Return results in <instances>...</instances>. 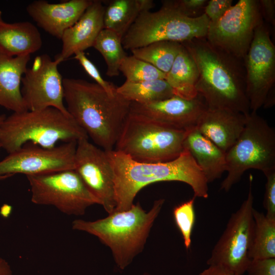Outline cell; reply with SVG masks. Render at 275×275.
Instances as JSON below:
<instances>
[{
	"mask_svg": "<svg viewBox=\"0 0 275 275\" xmlns=\"http://www.w3.org/2000/svg\"><path fill=\"white\" fill-rule=\"evenodd\" d=\"M182 47L180 42L162 41L130 51L132 55L151 64L166 74Z\"/></svg>",
	"mask_w": 275,
	"mask_h": 275,
	"instance_id": "obj_27",
	"label": "cell"
},
{
	"mask_svg": "<svg viewBox=\"0 0 275 275\" xmlns=\"http://www.w3.org/2000/svg\"><path fill=\"white\" fill-rule=\"evenodd\" d=\"M59 64L47 54L35 58L21 79V92L29 111L56 108L69 115L64 100V88Z\"/></svg>",
	"mask_w": 275,
	"mask_h": 275,
	"instance_id": "obj_14",
	"label": "cell"
},
{
	"mask_svg": "<svg viewBox=\"0 0 275 275\" xmlns=\"http://www.w3.org/2000/svg\"><path fill=\"white\" fill-rule=\"evenodd\" d=\"M13 176V175H6L4 176H0V181L6 179L7 178H9Z\"/></svg>",
	"mask_w": 275,
	"mask_h": 275,
	"instance_id": "obj_40",
	"label": "cell"
},
{
	"mask_svg": "<svg viewBox=\"0 0 275 275\" xmlns=\"http://www.w3.org/2000/svg\"><path fill=\"white\" fill-rule=\"evenodd\" d=\"M41 34L29 21L0 23V52L10 57L30 56L42 45Z\"/></svg>",
	"mask_w": 275,
	"mask_h": 275,
	"instance_id": "obj_22",
	"label": "cell"
},
{
	"mask_svg": "<svg viewBox=\"0 0 275 275\" xmlns=\"http://www.w3.org/2000/svg\"><path fill=\"white\" fill-rule=\"evenodd\" d=\"M207 108L204 100L199 95L190 99L174 95L149 104L131 102L130 112L166 126L187 131L196 128Z\"/></svg>",
	"mask_w": 275,
	"mask_h": 275,
	"instance_id": "obj_16",
	"label": "cell"
},
{
	"mask_svg": "<svg viewBox=\"0 0 275 275\" xmlns=\"http://www.w3.org/2000/svg\"><path fill=\"white\" fill-rule=\"evenodd\" d=\"M74 58L79 62L87 74L95 81V83L110 94L116 93L117 87L113 83L105 80L102 77L97 68L86 57L84 51L76 52L74 55Z\"/></svg>",
	"mask_w": 275,
	"mask_h": 275,
	"instance_id": "obj_31",
	"label": "cell"
},
{
	"mask_svg": "<svg viewBox=\"0 0 275 275\" xmlns=\"http://www.w3.org/2000/svg\"><path fill=\"white\" fill-rule=\"evenodd\" d=\"M210 20L203 14L187 17L162 2L157 11L142 12L122 39L124 49L131 50L153 42L169 41L183 43L206 37Z\"/></svg>",
	"mask_w": 275,
	"mask_h": 275,
	"instance_id": "obj_7",
	"label": "cell"
},
{
	"mask_svg": "<svg viewBox=\"0 0 275 275\" xmlns=\"http://www.w3.org/2000/svg\"><path fill=\"white\" fill-rule=\"evenodd\" d=\"M247 116L229 109L207 108L196 128L226 153L240 135Z\"/></svg>",
	"mask_w": 275,
	"mask_h": 275,
	"instance_id": "obj_19",
	"label": "cell"
},
{
	"mask_svg": "<svg viewBox=\"0 0 275 275\" xmlns=\"http://www.w3.org/2000/svg\"><path fill=\"white\" fill-rule=\"evenodd\" d=\"M253 180V177L250 175L246 199L231 215L226 229L207 261L208 265L222 266L237 275H243L245 273L251 261L249 252L254 227Z\"/></svg>",
	"mask_w": 275,
	"mask_h": 275,
	"instance_id": "obj_10",
	"label": "cell"
},
{
	"mask_svg": "<svg viewBox=\"0 0 275 275\" xmlns=\"http://www.w3.org/2000/svg\"><path fill=\"white\" fill-rule=\"evenodd\" d=\"M198 275H237L232 271L218 265H209V267Z\"/></svg>",
	"mask_w": 275,
	"mask_h": 275,
	"instance_id": "obj_37",
	"label": "cell"
},
{
	"mask_svg": "<svg viewBox=\"0 0 275 275\" xmlns=\"http://www.w3.org/2000/svg\"><path fill=\"white\" fill-rule=\"evenodd\" d=\"M185 133L130 111L114 150L138 162L168 161L183 152Z\"/></svg>",
	"mask_w": 275,
	"mask_h": 275,
	"instance_id": "obj_6",
	"label": "cell"
},
{
	"mask_svg": "<svg viewBox=\"0 0 275 275\" xmlns=\"http://www.w3.org/2000/svg\"><path fill=\"white\" fill-rule=\"evenodd\" d=\"M198 76L197 65L183 45L165 79L174 95L190 99L198 95L196 89Z\"/></svg>",
	"mask_w": 275,
	"mask_h": 275,
	"instance_id": "obj_24",
	"label": "cell"
},
{
	"mask_svg": "<svg viewBox=\"0 0 275 275\" xmlns=\"http://www.w3.org/2000/svg\"><path fill=\"white\" fill-rule=\"evenodd\" d=\"M6 117V115H5L4 114H2V115H0V125L3 122V121L4 120V119H5ZM1 148L0 147V150H1Z\"/></svg>",
	"mask_w": 275,
	"mask_h": 275,
	"instance_id": "obj_41",
	"label": "cell"
},
{
	"mask_svg": "<svg viewBox=\"0 0 275 275\" xmlns=\"http://www.w3.org/2000/svg\"><path fill=\"white\" fill-rule=\"evenodd\" d=\"M183 148L193 157L208 183L221 178L226 172V152L202 134L196 128L186 131Z\"/></svg>",
	"mask_w": 275,
	"mask_h": 275,
	"instance_id": "obj_21",
	"label": "cell"
},
{
	"mask_svg": "<svg viewBox=\"0 0 275 275\" xmlns=\"http://www.w3.org/2000/svg\"><path fill=\"white\" fill-rule=\"evenodd\" d=\"M227 175L220 189L228 192L245 172L256 169L266 174L275 171V131L257 112L247 116L243 130L226 153Z\"/></svg>",
	"mask_w": 275,
	"mask_h": 275,
	"instance_id": "obj_8",
	"label": "cell"
},
{
	"mask_svg": "<svg viewBox=\"0 0 275 275\" xmlns=\"http://www.w3.org/2000/svg\"><path fill=\"white\" fill-rule=\"evenodd\" d=\"M254 232L249 257L251 260L275 258V219L254 208Z\"/></svg>",
	"mask_w": 275,
	"mask_h": 275,
	"instance_id": "obj_26",
	"label": "cell"
},
{
	"mask_svg": "<svg viewBox=\"0 0 275 275\" xmlns=\"http://www.w3.org/2000/svg\"><path fill=\"white\" fill-rule=\"evenodd\" d=\"M4 208H5V210H1V212L3 215L6 216L10 214L11 208L10 207V206L7 205H6V206Z\"/></svg>",
	"mask_w": 275,
	"mask_h": 275,
	"instance_id": "obj_39",
	"label": "cell"
},
{
	"mask_svg": "<svg viewBox=\"0 0 275 275\" xmlns=\"http://www.w3.org/2000/svg\"><path fill=\"white\" fill-rule=\"evenodd\" d=\"M31 201L52 206L69 215H82L86 209L99 204L74 170L26 176Z\"/></svg>",
	"mask_w": 275,
	"mask_h": 275,
	"instance_id": "obj_9",
	"label": "cell"
},
{
	"mask_svg": "<svg viewBox=\"0 0 275 275\" xmlns=\"http://www.w3.org/2000/svg\"><path fill=\"white\" fill-rule=\"evenodd\" d=\"M259 7L262 19L275 26V1L274 0H260Z\"/></svg>",
	"mask_w": 275,
	"mask_h": 275,
	"instance_id": "obj_36",
	"label": "cell"
},
{
	"mask_svg": "<svg viewBox=\"0 0 275 275\" xmlns=\"http://www.w3.org/2000/svg\"><path fill=\"white\" fill-rule=\"evenodd\" d=\"M246 275H275V258L251 260Z\"/></svg>",
	"mask_w": 275,
	"mask_h": 275,
	"instance_id": "obj_35",
	"label": "cell"
},
{
	"mask_svg": "<svg viewBox=\"0 0 275 275\" xmlns=\"http://www.w3.org/2000/svg\"><path fill=\"white\" fill-rule=\"evenodd\" d=\"M89 138L70 115L54 107L13 113L0 125V147L9 154L28 143L52 148L64 143Z\"/></svg>",
	"mask_w": 275,
	"mask_h": 275,
	"instance_id": "obj_5",
	"label": "cell"
},
{
	"mask_svg": "<svg viewBox=\"0 0 275 275\" xmlns=\"http://www.w3.org/2000/svg\"><path fill=\"white\" fill-rule=\"evenodd\" d=\"M106 152L114 173L116 201L114 211L128 210L142 188L160 181L185 183L191 187L196 198H208L206 178L185 149L177 158L160 162H138L115 150Z\"/></svg>",
	"mask_w": 275,
	"mask_h": 275,
	"instance_id": "obj_3",
	"label": "cell"
},
{
	"mask_svg": "<svg viewBox=\"0 0 275 275\" xmlns=\"http://www.w3.org/2000/svg\"><path fill=\"white\" fill-rule=\"evenodd\" d=\"M30 56L10 57L0 52V106L20 113L28 111L21 92Z\"/></svg>",
	"mask_w": 275,
	"mask_h": 275,
	"instance_id": "obj_20",
	"label": "cell"
},
{
	"mask_svg": "<svg viewBox=\"0 0 275 275\" xmlns=\"http://www.w3.org/2000/svg\"><path fill=\"white\" fill-rule=\"evenodd\" d=\"M92 2L70 0L53 4L37 0L29 4L26 11L40 28L61 40L65 31L77 22Z\"/></svg>",
	"mask_w": 275,
	"mask_h": 275,
	"instance_id": "obj_17",
	"label": "cell"
},
{
	"mask_svg": "<svg viewBox=\"0 0 275 275\" xmlns=\"http://www.w3.org/2000/svg\"><path fill=\"white\" fill-rule=\"evenodd\" d=\"M263 21L259 1L239 0L218 20L210 22L206 39L214 47L244 61L255 29Z\"/></svg>",
	"mask_w": 275,
	"mask_h": 275,
	"instance_id": "obj_11",
	"label": "cell"
},
{
	"mask_svg": "<svg viewBox=\"0 0 275 275\" xmlns=\"http://www.w3.org/2000/svg\"><path fill=\"white\" fill-rule=\"evenodd\" d=\"M92 47L103 57L107 66V75L109 77L118 76L121 63L127 56L123 47L122 39L114 32L103 29Z\"/></svg>",
	"mask_w": 275,
	"mask_h": 275,
	"instance_id": "obj_28",
	"label": "cell"
},
{
	"mask_svg": "<svg viewBox=\"0 0 275 275\" xmlns=\"http://www.w3.org/2000/svg\"><path fill=\"white\" fill-rule=\"evenodd\" d=\"M3 22H4V20H3V18H2V12L0 10V23H2Z\"/></svg>",
	"mask_w": 275,
	"mask_h": 275,
	"instance_id": "obj_42",
	"label": "cell"
},
{
	"mask_svg": "<svg viewBox=\"0 0 275 275\" xmlns=\"http://www.w3.org/2000/svg\"><path fill=\"white\" fill-rule=\"evenodd\" d=\"M128 82H140L165 79L166 74L151 64L135 56H127L122 61L120 68Z\"/></svg>",
	"mask_w": 275,
	"mask_h": 275,
	"instance_id": "obj_29",
	"label": "cell"
},
{
	"mask_svg": "<svg viewBox=\"0 0 275 275\" xmlns=\"http://www.w3.org/2000/svg\"><path fill=\"white\" fill-rule=\"evenodd\" d=\"M63 86L69 115L95 145L106 151L114 150L131 102L82 79L64 78Z\"/></svg>",
	"mask_w": 275,
	"mask_h": 275,
	"instance_id": "obj_1",
	"label": "cell"
},
{
	"mask_svg": "<svg viewBox=\"0 0 275 275\" xmlns=\"http://www.w3.org/2000/svg\"><path fill=\"white\" fill-rule=\"evenodd\" d=\"M0 275H13L10 265L5 259L1 257Z\"/></svg>",
	"mask_w": 275,
	"mask_h": 275,
	"instance_id": "obj_38",
	"label": "cell"
},
{
	"mask_svg": "<svg viewBox=\"0 0 275 275\" xmlns=\"http://www.w3.org/2000/svg\"><path fill=\"white\" fill-rule=\"evenodd\" d=\"M266 182L263 199V206L266 211V216L275 219V171L265 175Z\"/></svg>",
	"mask_w": 275,
	"mask_h": 275,
	"instance_id": "obj_33",
	"label": "cell"
},
{
	"mask_svg": "<svg viewBox=\"0 0 275 275\" xmlns=\"http://www.w3.org/2000/svg\"><path fill=\"white\" fill-rule=\"evenodd\" d=\"M232 5V0H209L204 8V13L210 22H215L221 18Z\"/></svg>",
	"mask_w": 275,
	"mask_h": 275,
	"instance_id": "obj_34",
	"label": "cell"
},
{
	"mask_svg": "<svg viewBox=\"0 0 275 275\" xmlns=\"http://www.w3.org/2000/svg\"><path fill=\"white\" fill-rule=\"evenodd\" d=\"M244 64L251 112L272 105L274 102L275 46L264 21L255 29Z\"/></svg>",
	"mask_w": 275,
	"mask_h": 275,
	"instance_id": "obj_12",
	"label": "cell"
},
{
	"mask_svg": "<svg viewBox=\"0 0 275 275\" xmlns=\"http://www.w3.org/2000/svg\"><path fill=\"white\" fill-rule=\"evenodd\" d=\"M154 7L151 0H113L105 7L103 29L122 39L139 15Z\"/></svg>",
	"mask_w": 275,
	"mask_h": 275,
	"instance_id": "obj_23",
	"label": "cell"
},
{
	"mask_svg": "<svg viewBox=\"0 0 275 275\" xmlns=\"http://www.w3.org/2000/svg\"><path fill=\"white\" fill-rule=\"evenodd\" d=\"M199 72L196 89L208 108L250 114L244 61L212 45L206 37L182 43Z\"/></svg>",
	"mask_w": 275,
	"mask_h": 275,
	"instance_id": "obj_2",
	"label": "cell"
},
{
	"mask_svg": "<svg viewBox=\"0 0 275 275\" xmlns=\"http://www.w3.org/2000/svg\"><path fill=\"white\" fill-rule=\"evenodd\" d=\"M104 9L101 1H92L77 22L64 33L62 49L54 60L60 64L76 52L93 46L103 29Z\"/></svg>",
	"mask_w": 275,
	"mask_h": 275,
	"instance_id": "obj_18",
	"label": "cell"
},
{
	"mask_svg": "<svg viewBox=\"0 0 275 275\" xmlns=\"http://www.w3.org/2000/svg\"><path fill=\"white\" fill-rule=\"evenodd\" d=\"M117 92L127 100L138 104H149L174 96L172 89L166 79L140 82L125 81L116 88Z\"/></svg>",
	"mask_w": 275,
	"mask_h": 275,
	"instance_id": "obj_25",
	"label": "cell"
},
{
	"mask_svg": "<svg viewBox=\"0 0 275 275\" xmlns=\"http://www.w3.org/2000/svg\"><path fill=\"white\" fill-rule=\"evenodd\" d=\"M74 170L109 214L116 206L113 171L107 152L88 138L77 142Z\"/></svg>",
	"mask_w": 275,
	"mask_h": 275,
	"instance_id": "obj_15",
	"label": "cell"
},
{
	"mask_svg": "<svg viewBox=\"0 0 275 275\" xmlns=\"http://www.w3.org/2000/svg\"><path fill=\"white\" fill-rule=\"evenodd\" d=\"M164 202L163 199L155 201L148 212L138 203L126 211H114L104 218L94 221L75 219L72 228L98 237L111 249L118 267L124 269L143 251Z\"/></svg>",
	"mask_w": 275,
	"mask_h": 275,
	"instance_id": "obj_4",
	"label": "cell"
},
{
	"mask_svg": "<svg viewBox=\"0 0 275 275\" xmlns=\"http://www.w3.org/2000/svg\"><path fill=\"white\" fill-rule=\"evenodd\" d=\"M76 146V141L52 148L25 144L0 161V176L16 174L26 176L74 170Z\"/></svg>",
	"mask_w": 275,
	"mask_h": 275,
	"instance_id": "obj_13",
	"label": "cell"
},
{
	"mask_svg": "<svg viewBox=\"0 0 275 275\" xmlns=\"http://www.w3.org/2000/svg\"><path fill=\"white\" fill-rule=\"evenodd\" d=\"M195 199L196 197L194 196L189 200L175 207L173 210L175 223L182 234L186 249H188L191 245V237L195 222Z\"/></svg>",
	"mask_w": 275,
	"mask_h": 275,
	"instance_id": "obj_30",
	"label": "cell"
},
{
	"mask_svg": "<svg viewBox=\"0 0 275 275\" xmlns=\"http://www.w3.org/2000/svg\"><path fill=\"white\" fill-rule=\"evenodd\" d=\"M171 7L189 17H197L204 14L207 0L164 1Z\"/></svg>",
	"mask_w": 275,
	"mask_h": 275,
	"instance_id": "obj_32",
	"label": "cell"
}]
</instances>
